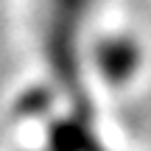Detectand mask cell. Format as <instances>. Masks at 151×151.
<instances>
[{
	"label": "cell",
	"instance_id": "1",
	"mask_svg": "<svg viewBox=\"0 0 151 151\" xmlns=\"http://www.w3.org/2000/svg\"><path fill=\"white\" fill-rule=\"evenodd\" d=\"M134 62H137V56H134V50H132L129 42H112V45H106V48L101 50V65H104V70L112 73L115 78L129 76L132 67H134Z\"/></svg>",
	"mask_w": 151,
	"mask_h": 151
}]
</instances>
